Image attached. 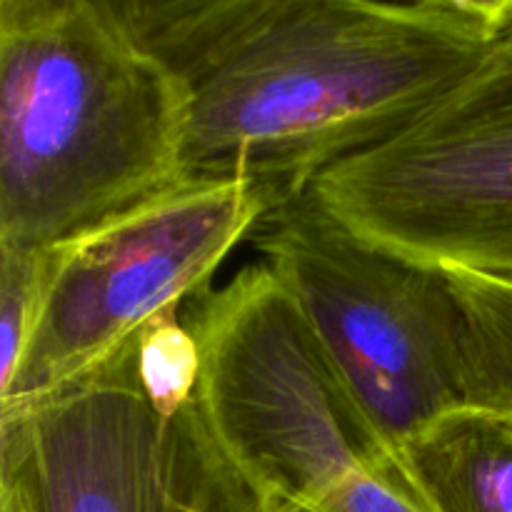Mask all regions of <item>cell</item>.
Wrapping results in <instances>:
<instances>
[{
    "mask_svg": "<svg viewBox=\"0 0 512 512\" xmlns=\"http://www.w3.org/2000/svg\"><path fill=\"white\" fill-rule=\"evenodd\" d=\"M495 40L418 3L198 0L133 43L185 98V180H250L278 208L423 118Z\"/></svg>",
    "mask_w": 512,
    "mask_h": 512,
    "instance_id": "obj_1",
    "label": "cell"
},
{
    "mask_svg": "<svg viewBox=\"0 0 512 512\" xmlns=\"http://www.w3.org/2000/svg\"><path fill=\"white\" fill-rule=\"evenodd\" d=\"M178 83L85 0H0V248L68 245L185 180Z\"/></svg>",
    "mask_w": 512,
    "mask_h": 512,
    "instance_id": "obj_2",
    "label": "cell"
},
{
    "mask_svg": "<svg viewBox=\"0 0 512 512\" xmlns=\"http://www.w3.org/2000/svg\"><path fill=\"white\" fill-rule=\"evenodd\" d=\"M198 400L233 463L270 498L313 505L395 453L288 285L265 260L188 303Z\"/></svg>",
    "mask_w": 512,
    "mask_h": 512,
    "instance_id": "obj_3",
    "label": "cell"
},
{
    "mask_svg": "<svg viewBox=\"0 0 512 512\" xmlns=\"http://www.w3.org/2000/svg\"><path fill=\"white\" fill-rule=\"evenodd\" d=\"M135 335L73 383L0 408V498L20 512H270L198 395L180 410L150 398Z\"/></svg>",
    "mask_w": 512,
    "mask_h": 512,
    "instance_id": "obj_4",
    "label": "cell"
},
{
    "mask_svg": "<svg viewBox=\"0 0 512 512\" xmlns=\"http://www.w3.org/2000/svg\"><path fill=\"white\" fill-rule=\"evenodd\" d=\"M250 238L390 448L465 403L463 320L445 270L360 238L310 188L270 210Z\"/></svg>",
    "mask_w": 512,
    "mask_h": 512,
    "instance_id": "obj_5",
    "label": "cell"
},
{
    "mask_svg": "<svg viewBox=\"0 0 512 512\" xmlns=\"http://www.w3.org/2000/svg\"><path fill=\"white\" fill-rule=\"evenodd\" d=\"M310 190L360 238L425 268L512 273V23L423 118Z\"/></svg>",
    "mask_w": 512,
    "mask_h": 512,
    "instance_id": "obj_6",
    "label": "cell"
},
{
    "mask_svg": "<svg viewBox=\"0 0 512 512\" xmlns=\"http://www.w3.org/2000/svg\"><path fill=\"white\" fill-rule=\"evenodd\" d=\"M275 200L250 180L183 183L63 245L38 328L0 408L33 403L93 370L135 333L208 290Z\"/></svg>",
    "mask_w": 512,
    "mask_h": 512,
    "instance_id": "obj_7",
    "label": "cell"
},
{
    "mask_svg": "<svg viewBox=\"0 0 512 512\" xmlns=\"http://www.w3.org/2000/svg\"><path fill=\"white\" fill-rule=\"evenodd\" d=\"M398 463L433 512H512V420L478 405L435 415Z\"/></svg>",
    "mask_w": 512,
    "mask_h": 512,
    "instance_id": "obj_8",
    "label": "cell"
},
{
    "mask_svg": "<svg viewBox=\"0 0 512 512\" xmlns=\"http://www.w3.org/2000/svg\"><path fill=\"white\" fill-rule=\"evenodd\" d=\"M445 273L463 320L465 403L512 420V273Z\"/></svg>",
    "mask_w": 512,
    "mask_h": 512,
    "instance_id": "obj_9",
    "label": "cell"
},
{
    "mask_svg": "<svg viewBox=\"0 0 512 512\" xmlns=\"http://www.w3.org/2000/svg\"><path fill=\"white\" fill-rule=\"evenodd\" d=\"M63 260L55 248H0V390L15 378Z\"/></svg>",
    "mask_w": 512,
    "mask_h": 512,
    "instance_id": "obj_10",
    "label": "cell"
},
{
    "mask_svg": "<svg viewBox=\"0 0 512 512\" xmlns=\"http://www.w3.org/2000/svg\"><path fill=\"white\" fill-rule=\"evenodd\" d=\"M310 508L318 512H433L405 478L395 453L373 468L350 473Z\"/></svg>",
    "mask_w": 512,
    "mask_h": 512,
    "instance_id": "obj_11",
    "label": "cell"
},
{
    "mask_svg": "<svg viewBox=\"0 0 512 512\" xmlns=\"http://www.w3.org/2000/svg\"><path fill=\"white\" fill-rule=\"evenodd\" d=\"M100 18L108 20L128 40L140 38L148 28L198 0H85Z\"/></svg>",
    "mask_w": 512,
    "mask_h": 512,
    "instance_id": "obj_12",
    "label": "cell"
},
{
    "mask_svg": "<svg viewBox=\"0 0 512 512\" xmlns=\"http://www.w3.org/2000/svg\"><path fill=\"white\" fill-rule=\"evenodd\" d=\"M425 8L458 15L500 35L512 23V0H413Z\"/></svg>",
    "mask_w": 512,
    "mask_h": 512,
    "instance_id": "obj_13",
    "label": "cell"
},
{
    "mask_svg": "<svg viewBox=\"0 0 512 512\" xmlns=\"http://www.w3.org/2000/svg\"><path fill=\"white\" fill-rule=\"evenodd\" d=\"M270 512H318L310 505L295 503V500H285V498H273L270 500Z\"/></svg>",
    "mask_w": 512,
    "mask_h": 512,
    "instance_id": "obj_14",
    "label": "cell"
},
{
    "mask_svg": "<svg viewBox=\"0 0 512 512\" xmlns=\"http://www.w3.org/2000/svg\"><path fill=\"white\" fill-rule=\"evenodd\" d=\"M0 512H20L18 505L10 503L8 498H0Z\"/></svg>",
    "mask_w": 512,
    "mask_h": 512,
    "instance_id": "obj_15",
    "label": "cell"
}]
</instances>
